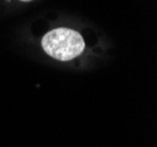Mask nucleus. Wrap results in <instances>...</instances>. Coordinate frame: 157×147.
<instances>
[{"instance_id":"f03ea898","label":"nucleus","mask_w":157,"mask_h":147,"mask_svg":"<svg viewBox=\"0 0 157 147\" xmlns=\"http://www.w3.org/2000/svg\"><path fill=\"white\" fill-rule=\"evenodd\" d=\"M19 1H22V2H28V1H33V0H19Z\"/></svg>"},{"instance_id":"f257e3e1","label":"nucleus","mask_w":157,"mask_h":147,"mask_svg":"<svg viewBox=\"0 0 157 147\" xmlns=\"http://www.w3.org/2000/svg\"><path fill=\"white\" fill-rule=\"evenodd\" d=\"M41 46L51 57L59 61H71L85 50L86 43L78 32L61 27L45 34Z\"/></svg>"}]
</instances>
